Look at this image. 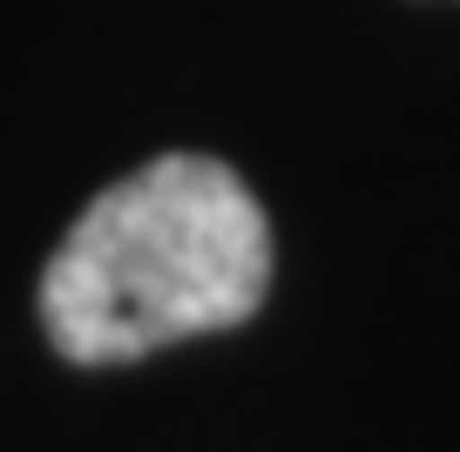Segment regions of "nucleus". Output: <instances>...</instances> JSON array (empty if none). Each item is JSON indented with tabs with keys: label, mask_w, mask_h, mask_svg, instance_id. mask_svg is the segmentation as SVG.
Returning <instances> with one entry per match:
<instances>
[{
	"label": "nucleus",
	"mask_w": 460,
	"mask_h": 452,
	"mask_svg": "<svg viewBox=\"0 0 460 452\" xmlns=\"http://www.w3.org/2000/svg\"><path fill=\"white\" fill-rule=\"evenodd\" d=\"M271 291V223L217 156H156L102 189L41 277V325L75 365H122L244 325Z\"/></svg>",
	"instance_id": "obj_1"
}]
</instances>
